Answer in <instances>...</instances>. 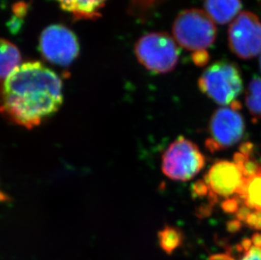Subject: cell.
I'll return each mask as SVG.
<instances>
[{"instance_id":"6da1fadb","label":"cell","mask_w":261,"mask_h":260,"mask_svg":"<svg viewBox=\"0 0 261 260\" xmlns=\"http://www.w3.org/2000/svg\"><path fill=\"white\" fill-rule=\"evenodd\" d=\"M63 101L61 79L38 61L20 64L0 84L1 115L28 129L52 118Z\"/></svg>"},{"instance_id":"7a4b0ae2","label":"cell","mask_w":261,"mask_h":260,"mask_svg":"<svg viewBox=\"0 0 261 260\" xmlns=\"http://www.w3.org/2000/svg\"><path fill=\"white\" fill-rule=\"evenodd\" d=\"M135 54L139 63L155 74H166L177 66L179 50L166 32H150L136 42Z\"/></svg>"},{"instance_id":"3957f363","label":"cell","mask_w":261,"mask_h":260,"mask_svg":"<svg viewBox=\"0 0 261 260\" xmlns=\"http://www.w3.org/2000/svg\"><path fill=\"white\" fill-rule=\"evenodd\" d=\"M176 42L190 51L205 49L217 38V27L204 10L190 9L180 12L173 25Z\"/></svg>"},{"instance_id":"277c9868","label":"cell","mask_w":261,"mask_h":260,"mask_svg":"<svg viewBox=\"0 0 261 260\" xmlns=\"http://www.w3.org/2000/svg\"><path fill=\"white\" fill-rule=\"evenodd\" d=\"M198 86L215 102L228 105L241 94L243 80L236 64L222 60L204 70L198 81Z\"/></svg>"},{"instance_id":"5b68a950","label":"cell","mask_w":261,"mask_h":260,"mask_svg":"<svg viewBox=\"0 0 261 260\" xmlns=\"http://www.w3.org/2000/svg\"><path fill=\"white\" fill-rule=\"evenodd\" d=\"M205 165V159L197 145L179 136L163 155L162 170L171 179L189 181L196 176Z\"/></svg>"},{"instance_id":"8992f818","label":"cell","mask_w":261,"mask_h":260,"mask_svg":"<svg viewBox=\"0 0 261 260\" xmlns=\"http://www.w3.org/2000/svg\"><path fill=\"white\" fill-rule=\"evenodd\" d=\"M38 45L42 58L57 66L69 67L80 54L76 35L60 24L46 27L40 35Z\"/></svg>"},{"instance_id":"52a82bcc","label":"cell","mask_w":261,"mask_h":260,"mask_svg":"<svg viewBox=\"0 0 261 260\" xmlns=\"http://www.w3.org/2000/svg\"><path fill=\"white\" fill-rule=\"evenodd\" d=\"M230 49L242 59H251L261 53V22L249 11L240 13L228 30Z\"/></svg>"},{"instance_id":"ba28073f","label":"cell","mask_w":261,"mask_h":260,"mask_svg":"<svg viewBox=\"0 0 261 260\" xmlns=\"http://www.w3.org/2000/svg\"><path fill=\"white\" fill-rule=\"evenodd\" d=\"M210 133L223 149L239 142L244 136V119L238 112L222 108L215 112L210 120Z\"/></svg>"},{"instance_id":"9c48e42d","label":"cell","mask_w":261,"mask_h":260,"mask_svg":"<svg viewBox=\"0 0 261 260\" xmlns=\"http://www.w3.org/2000/svg\"><path fill=\"white\" fill-rule=\"evenodd\" d=\"M244 178L238 166L228 161L216 162L204 176V183L210 189L225 198L236 194Z\"/></svg>"},{"instance_id":"30bf717a","label":"cell","mask_w":261,"mask_h":260,"mask_svg":"<svg viewBox=\"0 0 261 260\" xmlns=\"http://www.w3.org/2000/svg\"><path fill=\"white\" fill-rule=\"evenodd\" d=\"M204 7L214 22L225 25L240 12L242 4L240 0H204Z\"/></svg>"},{"instance_id":"8fae6325","label":"cell","mask_w":261,"mask_h":260,"mask_svg":"<svg viewBox=\"0 0 261 260\" xmlns=\"http://www.w3.org/2000/svg\"><path fill=\"white\" fill-rule=\"evenodd\" d=\"M21 54L17 46L0 38V83L20 65Z\"/></svg>"},{"instance_id":"7c38bea8","label":"cell","mask_w":261,"mask_h":260,"mask_svg":"<svg viewBox=\"0 0 261 260\" xmlns=\"http://www.w3.org/2000/svg\"><path fill=\"white\" fill-rule=\"evenodd\" d=\"M107 0H72L71 14L77 20H95L101 16Z\"/></svg>"},{"instance_id":"4fadbf2b","label":"cell","mask_w":261,"mask_h":260,"mask_svg":"<svg viewBox=\"0 0 261 260\" xmlns=\"http://www.w3.org/2000/svg\"><path fill=\"white\" fill-rule=\"evenodd\" d=\"M158 241L162 249L168 254H172L182 245L184 234L179 229L167 226L158 232Z\"/></svg>"},{"instance_id":"5bb4252c","label":"cell","mask_w":261,"mask_h":260,"mask_svg":"<svg viewBox=\"0 0 261 260\" xmlns=\"http://www.w3.org/2000/svg\"><path fill=\"white\" fill-rule=\"evenodd\" d=\"M246 106L254 118L261 119V79L250 81L245 96Z\"/></svg>"},{"instance_id":"9a60e30c","label":"cell","mask_w":261,"mask_h":260,"mask_svg":"<svg viewBox=\"0 0 261 260\" xmlns=\"http://www.w3.org/2000/svg\"><path fill=\"white\" fill-rule=\"evenodd\" d=\"M244 204L261 211V172L247 178L246 198Z\"/></svg>"},{"instance_id":"2e32d148","label":"cell","mask_w":261,"mask_h":260,"mask_svg":"<svg viewBox=\"0 0 261 260\" xmlns=\"http://www.w3.org/2000/svg\"><path fill=\"white\" fill-rule=\"evenodd\" d=\"M161 0H129L128 10L131 14L139 18L145 17L156 5Z\"/></svg>"},{"instance_id":"e0dca14e","label":"cell","mask_w":261,"mask_h":260,"mask_svg":"<svg viewBox=\"0 0 261 260\" xmlns=\"http://www.w3.org/2000/svg\"><path fill=\"white\" fill-rule=\"evenodd\" d=\"M239 170L241 171L243 176L246 178L253 177L254 175L259 174L261 172V167H259V165L254 160L250 158L247 160Z\"/></svg>"},{"instance_id":"ac0fdd59","label":"cell","mask_w":261,"mask_h":260,"mask_svg":"<svg viewBox=\"0 0 261 260\" xmlns=\"http://www.w3.org/2000/svg\"><path fill=\"white\" fill-rule=\"evenodd\" d=\"M209 187L204 183V180H198L193 184L191 188V195L194 199L203 198L208 194Z\"/></svg>"},{"instance_id":"d6986e66","label":"cell","mask_w":261,"mask_h":260,"mask_svg":"<svg viewBox=\"0 0 261 260\" xmlns=\"http://www.w3.org/2000/svg\"><path fill=\"white\" fill-rule=\"evenodd\" d=\"M191 59L194 64L198 67H204L210 61V54L206 50H198L193 52Z\"/></svg>"},{"instance_id":"ffe728a7","label":"cell","mask_w":261,"mask_h":260,"mask_svg":"<svg viewBox=\"0 0 261 260\" xmlns=\"http://www.w3.org/2000/svg\"><path fill=\"white\" fill-rule=\"evenodd\" d=\"M245 223L249 228L261 231V211L255 210L251 212L250 215L248 216Z\"/></svg>"},{"instance_id":"44dd1931","label":"cell","mask_w":261,"mask_h":260,"mask_svg":"<svg viewBox=\"0 0 261 260\" xmlns=\"http://www.w3.org/2000/svg\"><path fill=\"white\" fill-rule=\"evenodd\" d=\"M221 208L225 213L235 214L239 208V202L238 199L234 198H227L222 201Z\"/></svg>"},{"instance_id":"7402d4cb","label":"cell","mask_w":261,"mask_h":260,"mask_svg":"<svg viewBox=\"0 0 261 260\" xmlns=\"http://www.w3.org/2000/svg\"><path fill=\"white\" fill-rule=\"evenodd\" d=\"M213 208H214V206L209 204V203L200 204V206L197 207L195 210V216L200 220L208 218V217L212 216Z\"/></svg>"},{"instance_id":"603a6c76","label":"cell","mask_w":261,"mask_h":260,"mask_svg":"<svg viewBox=\"0 0 261 260\" xmlns=\"http://www.w3.org/2000/svg\"><path fill=\"white\" fill-rule=\"evenodd\" d=\"M28 10H29V6H28V3L18 2L13 5L14 16L20 18L21 20H22V18L25 17L27 14H28Z\"/></svg>"},{"instance_id":"cb8c5ba5","label":"cell","mask_w":261,"mask_h":260,"mask_svg":"<svg viewBox=\"0 0 261 260\" xmlns=\"http://www.w3.org/2000/svg\"><path fill=\"white\" fill-rule=\"evenodd\" d=\"M251 209L249 207L247 206L245 204H243L241 206L239 207V210L235 213V216H236L237 220H239V221H246L248 216L251 213Z\"/></svg>"},{"instance_id":"d4e9b609","label":"cell","mask_w":261,"mask_h":260,"mask_svg":"<svg viewBox=\"0 0 261 260\" xmlns=\"http://www.w3.org/2000/svg\"><path fill=\"white\" fill-rule=\"evenodd\" d=\"M241 260H261V248L252 247L249 252L245 253Z\"/></svg>"},{"instance_id":"484cf974","label":"cell","mask_w":261,"mask_h":260,"mask_svg":"<svg viewBox=\"0 0 261 260\" xmlns=\"http://www.w3.org/2000/svg\"><path fill=\"white\" fill-rule=\"evenodd\" d=\"M204 145H205V148H206L207 150H209L210 152L212 153V154L217 152V151H220V150L223 149L220 145L219 143L216 141L213 138H208L205 140V142H204Z\"/></svg>"},{"instance_id":"4316f807","label":"cell","mask_w":261,"mask_h":260,"mask_svg":"<svg viewBox=\"0 0 261 260\" xmlns=\"http://www.w3.org/2000/svg\"><path fill=\"white\" fill-rule=\"evenodd\" d=\"M242 228L241 221H239L237 219L231 220L227 222V230L230 233H237L239 232Z\"/></svg>"},{"instance_id":"83f0119b","label":"cell","mask_w":261,"mask_h":260,"mask_svg":"<svg viewBox=\"0 0 261 260\" xmlns=\"http://www.w3.org/2000/svg\"><path fill=\"white\" fill-rule=\"evenodd\" d=\"M239 151L242 153L243 155H246L247 157H249L251 155L253 151H254V144L249 141L243 143L239 146Z\"/></svg>"},{"instance_id":"f1b7e54d","label":"cell","mask_w":261,"mask_h":260,"mask_svg":"<svg viewBox=\"0 0 261 260\" xmlns=\"http://www.w3.org/2000/svg\"><path fill=\"white\" fill-rule=\"evenodd\" d=\"M249 157H247L246 155H243L242 153L236 152L234 153L233 161L234 163L238 166L239 168L243 166L247 160L249 159Z\"/></svg>"},{"instance_id":"f546056e","label":"cell","mask_w":261,"mask_h":260,"mask_svg":"<svg viewBox=\"0 0 261 260\" xmlns=\"http://www.w3.org/2000/svg\"><path fill=\"white\" fill-rule=\"evenodd\" d=\"M55 1L59 3L62 10L66 11V12L71 13L72 0H55Z\"/></svg>"},{"instance_id":"4dcf8cb0","label":"cell","mask_w":261,"mask_h":260,"mask_svg":"<svg viewBox=\"0 0 261 260\" xmlns=\"http://www.w3.org/2000/svg\"><path fill=\"white\" fill-rule=\"evenodd\" d=\"M219 201V198L216 193L212 191V189L209 188V192H208V203L215 206L216 204Z\"/></svg>"},{"instance_id":"1f68e13d","label":"cell","mask_w":261,"mask_h":260,"mask_svg":"<svg viewBox=\"0 0 261 260\" xmlns=\"http://www.w3.org/2000/svg\"><path fill=\"white\" fill-rule=\"evenodd\" d=\"M252 244L253 243H252L251 239H249V238H244V240L242 241L241 243H240L244 253H247L251 249Z\"/></svg>"},{"instance_id":"d6a6232c","label":"cell","mask_w":261,"mask_h":260,"mask_svg":"<svg viewBox=\"0 0 261 260\" xmlns=\"http://www.w3.org/2000/svg\"><path fill=\"white\" fill-rule=\"evenodd\" d=\"M252 243L254 244V247L261 248V233L256 232L253 234L251 238Z\"/></svg>"},{"instance_id":"836d02e7","label":"cell","mask_w":261,"mask_h":260,"mask_svg":"<svg viewBox=\"0 0 261 260\" xmlns=\"http://www.w3.org/2000/svg\"><path fill=\"white\" fill-rule=\"evenodd\" d=\"M230 254L228 253H217V254H213L209 258V260H226L227 258H229Z\"/></svg>"},{"instance_id":"e575fe53","label":"cell","mask_w":261,"mask_h":260,"mask_svg":"<svg viewBox=\"0 0 261 260\" xmlns=\"http://www.w3.org/2000/svg\"><path fill=\"white\" fill-rule=\"evenodd\" d=\"M230 108H231L232 110L235 111V112L240 111L242 109L241 102L239 101H237V100H234V101H232L231 104H230Z\"/></svg>"},{"instance_id":"d590c367","label":"cell","mask_w":261,"mask_h":260,"mask_svg":"<svg viewBox=\"0 0 261 260\" xmlns=\"http://www.w3.org/2000/svg\"><path fill=\"white\" fill-rule=\"evenodd\" d=\"M10 197L8 196L7 194H5V192L0 189V203H5L10 200Z\"/></svg>"},{"instance_id":"8d00e7d4","label":"cell","mask_w":261,"mask_h":260,"mask_svg":"<svg viewBox=\"0 0 261 260\" xmlns=\"http://www.w3.org/2000/svg\"><path fill=\"white\" fill-rule=\"evenodd\" d=\"M226 260H235V258H232V256H230L229 258H227Z\"/></svg>"},{"instance_id":"74e56055","label":"cell","mask_w":261,"mask_h":260,"mask_svg":"<svg viewBox=\"0 0 261 260\" xmlns=\"http://www.w3.org/2000/svg\"><path fill=\"white\" fill-rule=\"evenodd\" d=\"M259 68H260V71H261V54H260V58H259Z\"/></svg>"}]
</instances>
